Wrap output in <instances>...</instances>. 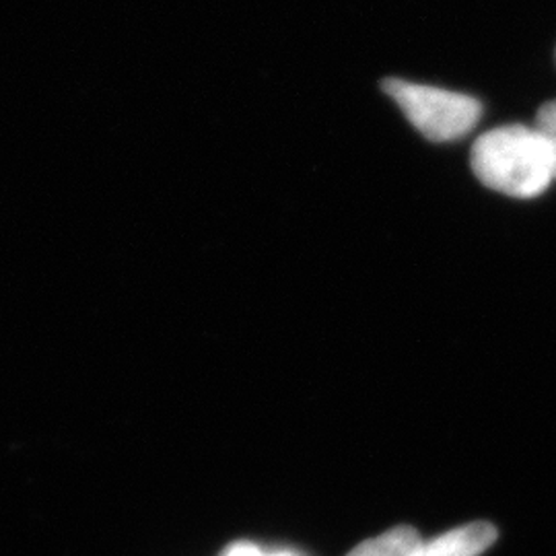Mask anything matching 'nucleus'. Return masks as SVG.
Returning <instances> with one entry per match:
<instances>
[{"instance_id": "6", "label": "nucleus", "mask_w": 556, "mask_h": 556, "mask_svg": "<svg viewBox=\"0 0 556 556\" xmlns=\"http://www.w3.org/2000/svg\"><path fill=\"white\" fill-rule=\"evenodd\" d=\"M223 556H298L295 553H268L264 551L258 544H252V542H238V544H231Z\"/></svg>"}, {"instance_id": "4", "label": "nucleus", "mask_w": 556, "mask_h": 556, "mask_svg": "<svg viewBox=\"0 0 556 556\" xmlns=\"http://www.w3.org/2000/svg\"><path fill=\"white\" fill-rule=\"evenodd\" d=\"M422 540L413 528L400 526L381 536L365 540L349 556H418Z\"/></svg>"}, {"instance_id": "1", "label": "nucleus", "mask_w": 556, "mask_h": 556, "mask_svg": "<svg viewBox=\"0 0 556 556\" xmlns=\"http://www.w3.org/2000/svg\"><path fill=\"white\" fill-rule=\"evenodd\" d=\"M472 169L491 190L534 199L555 179V153L536 128L501 126L475 142Z\"/></svg>"}, {"instance_id": "3", "label": "nucleus", "mask_w": 556, "mask_h": 556, "mask_svg": "<svg viewBox=\"0 0 556 556\" xmlns=\"http://www.w3.org/2000/svg\"><path fill=\"white\" fill-rule=\"evenodd\" d=\"M497 538V530L486 523L477 521L445 532L431 542H422L418 556H480Z\"/></svg>"}, {"instance_id": "5", "label": "nucleus", "mask_w": 556, "mask_h": 556, "mask_svg": "<svg viewBox=\"0 0 556 556\" xmlns=\"http://www.w3.org/2000/svg\"><path fill=\"white\" fill-rule=\"evenodd\" d=\"M538 132L548 140L553 153H555V178H556V101H551L540 108L538 112Z\"/></svg>"}, {"instance_id": "2", "label": "nucleus", "mask_w": 556, "mask_h": 556, "mask_svg": "<svg viewBox=\"0 0 556 556\" xmlns=\"http://www.w3.org/2000/svg\"><path fill=\"white\" fill-rule=\"evenodd\" d=\"M383 91L396 101L420 135L435 142L466 137L482 112L475 98L408 80H383Z\"/></svg>"}]
</instances>
